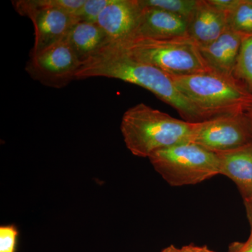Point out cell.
<instances>
[{"mask_svg": "<svg viewBox=\"0 0 252 252\" xmlns=\"http://www.w3.org/2000/svg\"><path fill=\"white\" fill-rule=\"evenodd\" d=\"M229 252H252V238L249 237L245 243H235L229 247Z\"/></svg>", "mask_w": 252, "mask_h": 252, "instance_id": "44dd1931", "label": "cell"}, {"mask_svg": "<svg viewBox=\"0 0 252 252\" xmlns=\"http://www.w3.org/2000/svg\"><path fill=\"white\" fill-rule=\"evenodd\" d=\"M233 76L252 94V35L244 38Z\"/></svg>", "mask_w": 252, "mask_h": 252, "instance_id": "9a60e30c", "label": "cell"}, {"mask_svg": "<svg viewBox=\"0 0 252 252\" xmlns=\"http://www.w3.org/2000/svg\"><path fill=\"white\" fill-rule=\"evenodd\" d=\"M65 39L81 63L97 54L109 42L108 37L97 23L80 21L72 26Z\"/></svg>", "mask_w": 252, "mask_h": 252, "instance_id": "5bb4252c", "label": "cell"}, {"mask_svg": "<svg viewBox=\"0 0 252 252\" xmlns=\"http://www.w3.org/2000/svg\"><path fill=\"white\" fill-rule=\"evenodd\" d=\"M245 36L227 29L211 44L198 47L207 65L213 72L234 77V70Z\"/></svg>", "mask_w": 252, "mask_h": 252, "instance_id": "8fae6325", "label": "cell"}, {"mask_svg": "<svg viewBox=\"0 0 252 252\" xmlns=\"http://www.w3.org/2000/svg\"><path fill=\"white\" fill-rule=\"evenodd\" d=\"M172 79L205 121L247 112L252 106V94L234 77L209 71Z\"/></svg>", "mask_w": 252, "mask_h": 252, "instance_id": "3957f363", "label": "cell"}, {"mask_svg": "<svg viewBox=\"0 0 252 252\" xmlns=\"http://www.w3.org/2000/svg\"><path fill=\"white\" fill-rule=\"evenodd\" d=\"M147 7L156 8L189 21L196 9L198 0H140Z\"/></svg>", "mask_w": 252, "mask_h": 252, "instance_id": "2e32d148", "label": "cell"}, {"mask_svg": "<svg viewBox=\"0 0 252 252\" xmlns=\"http://www.w3.org/2000/svg\"><path fill=\"white\" fill-rule=\"evenodd\" d=\"M18 230L14 225L0 227V252H16Z\"/></svg>", "mask_w": 252, "mask_h": 252, "instance_id": "d6986e66", "label": "cell"}, {"mask_svg": "<svg viewBox=\"0 0 252 252\" xmlns=\"http://www.w3.org/2000/svg\"><path fill=\"white\" fill-rule=\"evenodd\" d=\"M227 14L198 0L196 9L188 21L187 34L198 47L211 44L227 31Z\"/></svg>", "mask_w": 252, "mask_h": 252, "instance_id": "7c38bea8", "label": "cell"}, {"mask_svg": "<svg viewBox=\"0 0 252 252\" xmlns=\"http://www.w3.org/2000/svg\"><path fill=\"white\" fill-rule=\"evenodd\" d=\"M142 11L140 0H112L99 15L97 24L109 42L123 44L135 39Z\"/></svg>", "mask_w": 252, "mask_h": 252, "instance_id": "9c48e42d", "label": "cell"}, {"mask_svg": "<svg viewBox=\"0 0 252 252\" xmlns=\"http://www.w3.org/2000/svg\"><path fill=\"white\" fill-rule=\"evenodd\" d=\"M81 61L66 39L31 56L26 70L32 79L51 88L64 87L76 79Z\"/></svg>", "mask_w": 252, "mask_h": 252, "instance_id": "ba28073f", "label": "cell"}, {"mask_svg": "<svg viewBox=\"0 0 252 252\" xmlns=\"http://www.w3.org/2000/svg\"><path fill=\"white\" fill-rule=\"evenodd\" d=\"M244 205H245V211H246L247 217L249 223L250 225V238H252V197L248 200L244 201Z\"/></svg>", "mask_w": 252, "mask_h": 252, "instance_id": "603a6c76", "label": "cell"}, {"mask_svg": "<svg viewBox=\"0 0 252 252\" xmlns=\"http://www.w3.org/2000/svg\"><path fill=\"white\" fill-rule=\"evenodd\" d=\"M177 250H178V249L176 248L174 245H172L164 249V250H162L160 252H177Z\"/></svg>", "mask_w": 252, "mask_h": 252, "instance_id": "cb8c5ba5", "label": "cell"}, {"mask_svg": "<svg viewBox=\"0 0 252 252\" xmlns=\"http://www.w3.org/2000/svg\"><path fill=\"white\" fill-rule=\"evenodd\" d=\"M249 3V4L252 5V0H246Z\"/></svg>", "mask_w": 252, "mask_h": 252, "instance_id": "484cf974", "label": "cell"}, {"mask_svg": "<svg viewBox=\"0 0 252 252\" xmlns=\"http://www.w3.org/2000/svg\"><path fill=\"white\" fill-rule=\"evenodd\" d=\"M177 252H216L210 250L207 246H197V245H189L178 249Z\"/></svg>", "mask_w": 252, "mask_h": 252, "instance_id": "7402d4cb", "label": "cell"}, {"mask_svg": "<svg viewBox=\"0 0 252 252\" xmlns=\"http://www.w3.org/2000/svg\"><path fill=\"white\" fill-rule=\"evenodd\" d=\"M114 44L127 50L135 59L148 63L172 77L212 71L198 46L189 36L167 40L135 38L123 44Z\"/></svg>", "mask_w": 252, "mask_h": 252, "instance_id": "277c9868", "label": "cell"}, {"mask_svg": "<svg viewBox=\"0 0 252 252\" xmlns=\"http://www.w3.org/2000/svg\"><path fill=\"white\" fill-rule=\"evenodd\" d=\"M91 77L119 79L140 86L173 107L184 120L191 123L205 121L198 109L177 89L171 76L135 59L114 43L109 42L81 63L76 79Z\"/></svg>", "mask_w": 252, "mask_h": 252, "instance_id": "6da1fadb", "label": "cell"}, {"mask_svg": "<svg viewBox=\"0 0 252 252\" xmlns=\"http://www.w3.org/2000/svg\"><path fill=\"white\" fill-rule=\"evenodd\" d=\"M207 1L215 9L228 14L238 7L241 0H207Z\"/></svg>", "mask_w": 252, "mask_h": 252, "instance_id": "ffe728a7", "label": "cell"}, {"mask_svg": "<svg viewBox=\"0 0 252 252\" xmlns=\"http://www.w3.org/2000/svg\"><path fill=\"white\" fill-rule=\"evenodd\" d=\"M220 175L234 182L244 201L252 197V142L230 151L216 153Z\"/></svg>", "mask_w": 252, "mask_h": 252, "instance_id": "4fadbf2b", "label": "cell"}, {"mask_svg": "<svg viewBox=\"0 0 252 252\" xmlns=\"http://www.w3.org/2000/svg\"><path fill=\"white\" fill-rule=\"evenodd\" d=\"M148 158L171 187L198 185L220 175L217 154L193 142L157 151Z\"/></svg>", "mask_w": 252, "mask_h": 252, "instance_id": "5b68a950", "label": "cell"}, {"mask_svg": "<svg viewBox=\"0 0 252 252\" xmlns=\"http://www.w3.org/2000/svg\"><path fill=\"white\" fill-rule=\"evenodd\" d=\"M192 142L214 153L241 148L252 142L251 119L243 112L195 123Z\"/></svg>", "mask_w": 252, "mask_h": 252, "instance_id": "8992f818", "label": "cell"}, {"mask_svg": "<svg viewBox=\"0 0 252 252\" xmlns=\"http://www.w3.org/2000/svg\"><path fill=\"white\" fill-rule=\"evenodd\" d=\"M13 4L18 14L27 16L34 25L31 56L65 39L72 26L79 21L77 16L49 6L46 0H20Z\"/></svg>", "mask_w": 252, "mask_h": 252, "instance_id": "52a82bcc", "label": "cell"}, {"mask_svg": "<svg viewBox=\"0 0 252 252\" xmlns=\"http://www.w3.org/2000/svg\"><path fill=\"white\" fill-rule=\"evenodd\" d=\"M247 112H248L249 116H250V119H251L252 123V106L251 107H250V109H249V110Z\"/></svg>", "mask_w": 252, "mask_h": 252, "instance_id": "d4e9b609", "label": "cell"}, {"mask_svg": "<svg viewBox=\"0 0 252 252\" xmlns=\"http://www.w3.org/2000/svg\"><path fill=\"white\" fill-rule=\"evenodd\" d=\"M227 28L245 37L252 35V5L241 0L238 7L227 14Z\"/></svg>", "mask_w": 252, "mask_h": 252, "instance_id": "e0dca14e", "label": "cell"}, {"mask_svg": "<svg viewBox=\"0 0 252 252\" xmlns=\"http://www.w3.org/2000/svg\"><path fill=\"white\" fill-rule=\"evenodd\" d=\"M142 6L135 38L167 40L188 36V23L183 18L163 10Z\"/></svg>", "mask_w": 252, "mask_h": 252, "instance_id": "30bf717a", "label": "cell"}, {"mask_svg": "<svg viewBox=\"0 0 252 252\" xmlns=\"http://www.w3.org/2000/svg\"><path fill=\"white\" fill-rule=\"evenodd\" d=\"M194 125L140 103L124 113L121 131L132 155L149 158L157 151L192 142Z\"/></svg>", "mask_w": 252, "mask_h": 252, "instance_id": "7a4b0ae2", "label": "cell"}, {"mask_svg": "<svg viewBox=\"0 0 252 252\" xmlns=\"http://www.w3.org/2000/svg\"><path fill=\"white\" fill-rule=\"evenodd\" d=\"M111 1L112 0H86L77 18L83 22L97 23L99 15Z\"/></svg>", "mask_w": 252, "mask_h": 252, "instance_id": "ac0fdd59", "label": "cell"}]
</instances>
